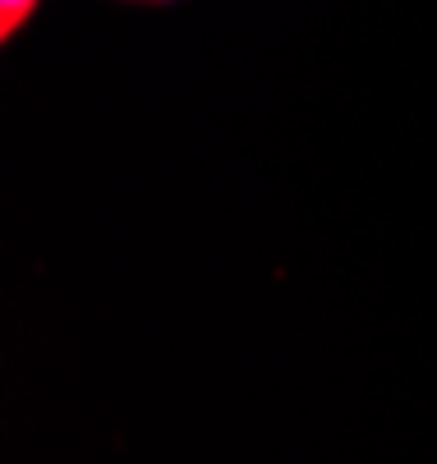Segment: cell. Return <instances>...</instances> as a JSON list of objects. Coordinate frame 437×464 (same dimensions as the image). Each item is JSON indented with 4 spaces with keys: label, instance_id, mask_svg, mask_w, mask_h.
I'll list each match as a JSON object with an SVG mask.
<instances>
[{
    "label": "cell",
    "instance_id": "6da1fadb",
    "mask_svg": "<svg viewBox=\"0 0 437 464\" xmlns=\"http://www.w3.org/2000/svg\"><path fill=\"white\" fill-rule=\"evenodd\" d=\"M37 5H42V0H0V37H15L33 14H37Z\"/></svg>",
    "mask_w": 437,
    "mask_h": 464
}]
</instances>
